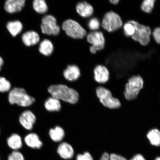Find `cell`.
<instances>
[{
    "label": "cell",
    "instance_id": "1",
    "mask_svg": "<svg viewBox=\"0 0 160 160\" xmlns=\"http://www.w3.org/2000/svg\"><path fill=\"white\" fill-rule=\"evenodd\" d=\"M48 91L52 97L71 104L77 103L79 99L77 91L67 86L62 84L50 86Z\"/></svg>",
    "mask_w": 160,
    "mask_h": 160
},
{
    "label": "cell",
    "instance_id": "2",
    "mask_svg": "<svg viewBox=\"0 0 160 160\" xmlns=\"http://www.w3.org/2000/svg\"><path fill=\"white\" fill-rule=\"evenodd\" d=\"M8 98L11 104H17L23 107H29L35 101L34 98L28 94L22 88H13L9 91Z\"/></svg>",
    "mask_w": 160,
    "mask_h": 160
},
{
    "label": "cell",
    "instance_id": "3",
    "mask_svg": "<svg viewBox=\"0 0 160 160\" xmlns=\"http://www.w3.org/2000/svg\"><path fill=\"white\" fill-rule=\"evenodd\" d=\"M144 82L142 78L139 75L133 76L130 78L126 84L124 97L128 101L134 100L143 89Z\"/></svg>",
    "mask_w": 160,
    "mask_h": 160
},
{
    "label": "cell",
    "instance_id": "4",
    "mask_svg": "<svg viewBox=\"0 0 160 160\" xmlns=\"http://www.w3.org/2000/svg\"><path fill=\"white\" fill-rule=\"evenodd\" d=\"M96 94L100 102L105 107L110 109H117L121 107L119 100L112 97L109 89L99 87L96 89Z\"/></svg>",
    "mask_w": 160,
    "mask_h": 160
},
{
    "label": "cell",
    "instance_id": "5",
    "mask_svg": "<svg viewBox=\"0 0 160 160\" xmlns=\"http://www.w3.org/2000/svg\"><path fill=\"white\" fill-rule=\"evenodd\" d=\"M62 28L68 37L74 39H82L87 35V32L77 21L72 19L66 20L62 26Z\"/></svg>",
    "mask_w": 160,
    "mask_h": 160
},
{
    "label": "cell",
    "instance_id": "6",
    "mask_svg": "<svg viewBox=\"0 0 160 160\" xmlns=\"http://www.w3.org/2000/svg\"><path fill=\"white\" fill-rule=\"evenodd\" d=\"M129 22L132 24L135 29V33L131 37L132 38L134 41L138 42L142 45L146 46L148 44L152 35L151 29L148 26L141 25L133 20Z\"/></svg>",
    "mask_w": 160,
    "mask_h": 160
},
{
    "label": "cell",
    "instance_id": "7",
    "mask_svg": "<svg viewBox=\"0 0 160 160\" xmlns=\"http://www.w3.org/2000/svg\"><path fill=\"white\" fill-rule=\"evenodd\" d=\"M122 25V21L121 17L113 11L108 12L105 14L101 23L102 27L109 32L117 31Z\"/></svg>",
    "mask_w": 160,
    "mask_h": 160
},
{
    "label": "cell",
    "instance_id": "8",
    "mask_svg": "<svg viewBox=\"0 0 160 160\" xmlns=\"http://www.w3.org/2000/svg\"><path fill=\"white\" fill-rule=\"evenodd\" d=\"M41 28L43 33L49 35L57 36L61 31L57 19L50 15H45L42 18Z\"/></svg>",
    "mask_w": 160,
    "mask_h": 160
},
{
    "label": "cell",
    "instance_id": "9",
    "mask_svg": "<svg viewBox=\"0 0 160 160\" xmlns=\"http://www.w3.org/2000/svg\"><path fill=\"white\" fill-rule=\"evenodd\" d=\"M87 41L92 44L90 47V51L93 54L104 49L105 45V38L102 32L95 31L91 32L87 36Z\"/></svg>",
    "mask_w": 160,
    "mask_h": 160
},
{
    "label": "cell",
    "instance_id": "10",
    "mask_svg": "<svg viewBox=\"0 0 160 160\" xmlns=\"http://www.w3.org/2000/svg\"><path fill=\"white\" fill-rule=\"evenodd\" d=\"M36 121V117L32 112L26 110L22 113L19 117V122L21 125L27 130L33 129V125Z\"/></svg>",
    "mask_w": 160,
    "mask_h": 160
},
{
    "label": "cell",
    "instance_id": "11",
    "mask_svg": "<svg viewBox=\"0 0 160 160\" xmlns=\"http://www.w3.org/2000/svg\"><path fill=\"white\" fill-rule=\"evenodd\" d=\"M94 75L95 81L99 83H107L109 79L108 69L105 66L102 65L96 66L94 70Z\"/></svg>",
    "mask_w": 160,
    "mask_h": 160
},
{
    "label": "cell",
    "instance_id": "12",
    "mask_svg": "<svg viewBox=\"0 0 160 160\" xmlns=\"http://www.w3.org/2000/svg\"><path fill=\"white\" fill-rule=\"evenodd\" d=\"M57 151L60 157L64 159H71L74 155L73 148L67 142L60 143L58 147Z\"/></svg>",
    "mask_w": 160,
    "mask_h": 160
},
{
    "label": "cell",
    "instance_id": "13",
    "mask_svg": "<svg viewBox=\"0 0 160 160\" xmlns=\"http://www.w3.org/2000/svg\"><path fill=\"white\" fill-rule=\"evenodd\" d=\"M79 68L75 65H69L63 71V75L67 81L73 82L77 80L81 76Z\"/></svg>",
    "mask_w": 160,
    "mask_h": 160
},
{
    "label": "cell",
    "instance_id": "14",
    "mask_svg": "<svg viewBox=\"0 0 160 160\" xmlns=\"http://www.w3.org/2000/svg\"><path fill=\"white\" fill-rule=\"evenodd\" d=\"M25 3V0H8L5 2V9L10 13L18 12L24 7Z\"/></svg>",
    "mask_w": 160,
    "mask_h": 160
},
{
    "label": "cell",
    "instance_id": "15",
    "mask_svg": "<svg viewBox=\"0 0 160 160\" xmlns=\"http://www.w3.org/2000/svg\"><path fill=\"white\" fill-rule=\"evenodd\" d=\"M76 9L78 14L83 18L91 17L93 13L94 9L92 6L86 1L78 3Z\"/></svg>",
    "mask_w": 160,
    "mask_h": 160
},
{
    "label": "cell",
    "instance_id": "16",
    "mask_svg": "<svg viewBox=\"0 0 160 160\" xmlns=\"http://www.w3.org/2000/svg\"><path fill=\"white\" fill-rule=\"evenodd\" d=\"M39 35L37 32L31 31L26 32L22 36V40L27 47L37 44L40 41Z\"/></svg>",
    "mask_w": 160,
    "mask_h": 160
},
{
    "label": "cell",
    "instance_id": "17",
    "mask_svg": "<svg viewBox=\"0 0 160 160\" xmlns=\"http://www.w3.org/2000/svg\"><path fill=\"white\" fill-rule=\"evenodd\" d=\"M24 142L28 147L32 149H39L43 145L42 142L40 140L39 136L35 133H29L26 135Z\"/></svg>",
    "mask_w": 160,
    "mask_h": 160
},
{
    "label": "cell",
    "instance_id": "18",
    "mask_svg": "<svg viewBox=\"0 0 160 160\" xmlns=\"http://www.w3.org/2000/svg\"><path fill=\"white\" fill-rule=\"evenodd\" d=\"M7 142L10 148L14 151H18L23 146L22 138L17 133H13L7 139Z\"/></svg>",
    "mask_w": 160,
    "mask_h": 160
},
{
    "label": "cell",
    "instance_id": "19",
    "mask_svg": "<svg viewBox=\"0 0 160 160\" xmlns=\"http://www.w3.org/2000/svg\"><path fill=\"white\" fill-rule=\"evenodd\" d=\"M44 106L46 110L49 112L59 111L61 108L59 100L52 97L46 100Z\"/></svg>",
    "mask_w": 160,
    "mask_h": 160
},
{
    "label": "cell",
    "instance_id": "20",
    "mask_svg": "<svg viewBox=\"0 0 160 160\" xmlns=\"http://www.w3.org/2000/svg\"><path fill=\"white\" fill-rule=\"evenodd\" d=\"M39 50L42 54L47 57L49 56L53 52L54 47L53 43L49 39H44L40 44Z\"/></svg>",
    "mask_w": 160,
    "mask_h": 160
},
{
    "label": "cell",
    "instance_id": "21",
    "mask_svg": "<svg viewBox=\"0 0 160 160\" xmlns=\"http://www.w3.org/2000/svg\"><path fill=\"white\" fill-rule=\"evenodd\" d=\"M49 135L53 141L58 142H61L64 138L65 132L62 128L59 126H57L50 130Z\"/></svg>",
    "mask_w": 160,
    "mask_h": 160
},
{
    "label": "cell",
    "instance_id": "22",
    "mask_svg": "<svg viewBox=\"0 0 160 160\" xmlns=\"http://www.w3.org/2000/svg\"><path fill=\"white\" fill-rule=\"evenodd\" d=\"M147 137L152 145L157 147L160 146V131L159 129L155 128L150 130Z\"/></svg>",
    "mask_w": 160,
    "mask_h": 160
},
{
    "label": "cell",
    "instance_id": "23",
    "mask_svg": "<svg viewBox=\"0 0 160 160\" xmlns=\"http://www.w3.org/2000/svg\"><path fill=\"white\" fill-rule=\"evenodd\" d=\"M7 28L12 36L15 37L22 31L23 25L19 21H11L7 23Z\"/></svg>",
    "mask_w": 160,
    "mask_h": 160
},
{
    "label": "cell",
    "instance_id": "24",
    "mask_svg": "<svg viewBox=\"0 0 160 160\" xmlns=\"http://www.w3.org/2000/svg\"><path fill=\"white\" fill-rule=\"evenodd\" d=\"M33 7L35 11L39 14L45 13L48 11V6L44 0H35L33 1Z\"/></svg>",
    "mask_w": 160,
    "mask_h": 160
},
{
    "label": "cell",
    "instance_id": "25",
    "mask_svg": "<svg viewBox=\"0 0 160 160\" xmlns=\"http://www.w3.org/2000/svg\"><path fill=\"white\" fill-rule=\"evenodd\" d=\"M155 2V0H145L141 4V10L146 13H151L154 7Z\"/></svg>",
    "mask_w": 160,
    "mask_h": 160
},
{
    "label": "cell",
    "instance_id": "26",
    "mask_svg": "<svg viewBox=\"0 0 160 160\" xmlns=\"http://www.w3.org/2000/svg\"><path fill=\"white\" fill-rule=\"evenodd\" d=\"M11 85L10 82L3 77H0V92H7L11 91Z\"/></svg>",
    "mask_w": 160,
    "mask_h": 160
},
{
    "label": "cell",
    "instance_id": "27",
    "mask_svg": "<svg viewBox=\"0 0 160 160\" xmlns=\"http://www.w3.org/2000/svg\"><path fill=\"white\" fill-rule=\"evenodd\" d=\"M123 29L124 33L127 37H132L135 33L134 27L129 21L124 25Z\"/></svg>",
    "mask_w": 160,
    "mask_h": 160
},
{
    "label": "cell",
    "instance_id": "28",
    "mask_svg": "<svg viewBox=\"0 0 160 160\" xmlns=\"http://www.w3.org/2000/svg\"><path fill=\"white\" fill-rule=\"evenodd\" d=\"M89 28L93 31H97L101 27V23L99 20L96 18H92L88 23Z\"/></svg>",
    "mask_w": 160,
    "mask_h": 160
},
{
    "label": "cell",
    "instance_id": "29",
    "mask_svg": "<svg viewBox=\"0 0 160 160\" xmlns=\"http://www.w3.org/2000/svg\"><path fill=\"white\" fill-rule=\"evenodd\" d=\"M8 160H25V158L21 152L14 151L10 154L8 157Z\"/></svg>",
    "mask_w": 160,
    "mask_h": 160
},
{
    "label": "cell",
    "instance_id": "30",
    "mask_svg": "<svg viewBox=\"0 0 160 160\" xmlns=\"http://www.w3.org/2000/svg\"><path fill=\"white\" fill-rule=\"evenodd\" d=\"M77 160H93L92 156L89 152H86L82 154H79L76 157Z\"/></svg>",
    "mask_w": 160,
    "mask_h": 160
},
{
    "label": "cell",
    "instance_id": "31",
    "mask_svg": "<svg viewBox=\"0 0 160 160\" xmlns=\"http://www.w3.org/2000/svg\"><path fill=\"white\" fill-rule=\"evenodd\" d=\"M152 36L156 42L160 44V27H157L154 29Z\"/></svg>",
    "mask_w": 160,
    "mask_h": 160
},
{
    "label": "cell",
    "instance_id": "32",
    "mask_svg": "<svg viewBox=\"0 0 160 160\" xmlns=\"http://www.w3.org/2000/svg\"><path fill=\"white\" fill-rule=\"evenodd\" d=\"M109 160H127L124 157L117 154L112 153L110 155Z\"/></svg>",
    "mask_w": 160,
    "mask_h": 160
},
{
    "label": "cell",
    "instance_id": "33",
    "mask_svg": "<svg viewBox=\"0 0 160 160\" xmlns=\"http://www.w3.org/2000/svg\"><path fill=\"white\" fill-rule=\"evenodd\" d=\"M130 160H146L144 157L141 154H138L135 155Z\"/></svg>",
    "mask_w": 160,
    "mask_h": 160
},
{
    "label": "cell",
    "instance_id": "34",
    "mask_svg": "<svg viewBox=\"0 0 160 160\" xmlns=\"http://www.w3.org/2000/svg\"><path fill=\"white\" fill-rule=\"evenodd\" d=\"M110 155L107 152H105L103 154L99 160H109Z\"/></svg>",
    "mask_w": 160,
    "mask_h": 160
},
{
    "label": "cell",
    "instance_id": "35",
    "mask_svg": "<svg viewBox=\"0 0 160 160\" xmlns=\"http://www.w3.org/2000/svg\"><path fill=\"white\" fill-rule=\"evenodd\" d=\"M110 2L113 5H117L119 2V0H110Z\"/></svg>",
    "mask_w": 160,
    "mask_h": 160
},
{
    "label": "cell",
    "instance_id": "36",
    "mask_svg": "<svg viewBox=\"0 0 160 160\" xmlns=\"http://www.w3.org/2000/svg\"><path fill=\"white\" fill-rule=\"evenodd\" d=\"M3 64V59L0 57V71H1V67L2 66Z\"/></svg>",
    "mask_w": 160,
    "mask_h": 160
},
{
    "label": "cell",
    "instance_id": "37",
    "mask_svg": "<svg viewBox=\"0 0 160 160\" xmlns=\"http://www.w3.org/2000/svg\"><path fill=\"white\" fill-rule=\"evenodd\" d=\"M155 160H160V157H157V158H156Z\"/></svg>",
    "mask_w": 160,
    "mask_h": 160
}]
</instances>
